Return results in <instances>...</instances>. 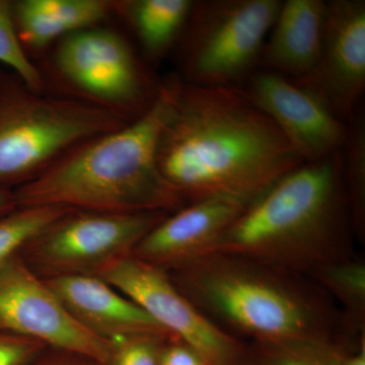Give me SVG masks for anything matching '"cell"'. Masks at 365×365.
Returning <instances> with one entry per match:
<instances>
[{"label": "cell", "mask_w": 365, "mask_h": 365, "mask_svg": "<svg viewBox=\"0 0 365 365\" xmlns=\"http://www.w3.org/2000/svg\"><path fill=\"white\" fill-rule=\"evenodd\" d=\"M157 160L186 205L212 196L260 195L304 163L242 86H196L181 79Z\"/></svg>", "instance_id": "6da1fadb"}, {"label": "cell", "mask_w": 365, "mask_h": 365, "mask_svg": "<svg viewBox=\"0 0 365 365\" xmlns=\"http://www.w3.org/2000/svg\"><path fill=\"white\" fill-rule=\"evenodd\" d=\"M179 85L176 74L163 79L157 101L143 116L78 144L37 179L14 190L18 207L173 213L186 205L163 179L157 160Z\"/></svg>", "instance_id": "7a4b0ae2"}, {"label": "cell", "mask_w": 365, "mask_h": 365, "mask_svg": "<svg viewBox=\"0 0 365 365\" xmlns=\"http://www.w3.org/2000/svg\"><path fill=\"white\" fill-rule=\"evenodd\" d=\"M212 323L252 343L337 342L339 309L309 276L211 252L168 271Z\"/></svg>", "instance_id": "3957f363"}, {"label": "cell", "mask_w": 365, "mask_h": 365, "mask_svg": "<svg viewBox=\"0 0 365 365\" xmlns=\"http://www.w3.org/2000/svg\"><path fill=\"white\" fill-rule=\"evenodd\" d=\"M341 150L304 163L252 201L210 252L247 257L309 276L355 256Z\"/></svg>", "instance_id": "277c9868"}, {"label": "cell", "mask_w": 365, "mask_h": 365, "mask_svg": "<svg viewBox=\"0 0 365 365\" xmlns=\"http://www.w3.org/2000/svg\"><path fill=\"white\" fill-rule=\"evenodd\" d=\"M127 124L93 106L34 91L0 64V189L20 188L74 146Z\"/></svg>", "instance_id": "5b68a950"}, {"label": "cell", "mask_w": 365, "mask_h": 365, "mask_svg": "<svg viewBox=\"0 0 365 365\" xmlns=\"http://www.w3.org/2000/svg\"><path fill=\"white\" fill-rule=\"evenodd\" d=\"M45 93L93 106L131 123L155 104L163 79L131 40L103 24L55 43L36 59Z\"/></svg>", "instance_id": "8992f818"}, {"label": "cell", "mask_w": 365, "mask_h": 365, "mask_svg": "<svg viewBox=\"0 0 365 365\" xmlns=\"http://www.w3.org/2000/svg\"><path fill=\"white\" fill-rule=\"evenodd\" d=\"M282 0H194L173 54L178 78L196 86H241L259 69Z\"/></svg>", "instance_id": "52a82bcc"}, {"label": "cell", "mask_w": 365, "mask_h": 365, "mask_svg": "<svg viewBox=\"0 0 365 365\" xmlns=\"http://www.w3.org/2000/svg\"><path fill=\"white\" fill-rule=\"evenodd\" d=\"M170 213H105L71 209L48 225L20 255L42 279L97 275L132 254L138 242Z\"/></svg>", "instance_id": "ba28073f"}, {"label": "cell", "mask_w": 365, "mask_h": 365, "mask_svg": "<svg viewBox=\"0 0 365 365\" xmlns=\"http://www.w3.org/2000/svg\"><path fill=\"white\" fill-rule=\"evenodd\" d=\"M133 300L207 365H244L246 345L215 325L178 289L165 269L127 255L97 274Z\"/></svg>", "instance_id": "9c48e42d"}, {"label": "cell", "mask_w": 365, "mask_h": 365, "mask_svg": "<svg viewBox=\"0 0 365 365\" xmlns=\"http://www.w3.org/2000/svg\"><path fill=\"white\" fill-rule=\"evenodd\" d=\"M0 330L104 365L112 341L88 332L20 254L0 265Z\"/></svg>", "instance_id": "30bf717a"}, {"label": "cell", "mask_w": 365, "mask_h": 365, "mask_svg": "<svg viewBox=\"0 0 365 365\" xmlns=\"http://www.w3.org/2000/svg\"><path fill=\"white\" fill-rule=\"evenodd\" d=\"M292 81L314 93L343 122L351 117L365 90L364 0L327 1L318 63L309 76Z\"/></svg>", "instance_id": "8fae6325"}, {"label": "cell", "mask_w": 365, "mask_h": 365, "mask_svg": "<svg viewBox=\"0 0 365 365\" xmlns=\"http://www.w3.org/2000/svg\"><path fill=\"white\" fill-rule=\"evenodd\" d=\"M241 86L304 163L324 160L342 148L346 122L292 79L257 69Z\"/></svg>", "instance_id": "7c38bea8"}, {"label": "cell", "mask_w": 365, "mask_h": 365, "mask_svg": "<svg viewBox=\"0 0 365 365\" xmlns=\"http://www.w3.org/2000/svg\"><path fill=\"white\" fill-rule=\"evenodd\" d=\"M258 196L218 195L187 204L165 216L132 254L167 271L180 267L210 252Z\"/></svg>", "instance_id": "4fadbf2b"}, {"label": "cell", "mask_w": 365, "mask_h": 365, "mask_svg": "<svg viewBox=\"0 0 365 365\" xmlns=\"http://www.w3.org/2000/svg\"><path fill=\"white\" fill-rule=\"evenodd\" d=\"M45 281L71 316L102 339L115 341L140 334L172 338L133 300L97 276H63Z\"/></svg>", "instance_id": "5bb4252c"}, {"label": "cell", "mask_w": 365, "mask_h": 365, "mask_svg": "<svg viewBox=\"0 0 365 365\" xmlns=\"http://www.w3.org/2000/svg\"><path fill=\"white\" fill-rule=\"evenodd\" d=\"M326 14V0L281 2L262 49L259 69L292 79L309 76L321 55Z\"/></svg>", "instance_id": "9a60e30c"}, {"label": "cell", "mask_w": 365, "mask_h": 365, "mask_svg": "<svg viewBox=\"0 0 365 365\" xmlns=\"http://www.w3.org/2000/svg\"><path fill=\"white\" fill-rule=\"evenodd\" d=\"M14 31L35 61L62 38L114 18V0H11Z\"/></svg>", "instance_id": "2e32d148"}, {"label": "cell", "mask_w": 365, "mask_h": 365, "mask_svg": "<svg viewBox=\"0 0 365 365\" xmlns=\"http://www.w3.org/2000/svg\"><path fill=\"white\" fill-rule=\"evenodd\" d=\"M194 0H114V18L129 29L148 66L176 50Z\"/></svg>", "instance_id": "e0dca14e"}, {"label": "cell", "mask_w": 365, "mask_h": 365, "mask_svg": "<svg viewBox=\"0 0 365 365\" xmlns=\"http://www.w3.org/2000/svg\"><path fill=\"white\" fill-rule=\"evenodd\" d=\"M336 306L339 304L341 333L365 335V263L356 255L331 262L309 274Z\"/></svg>", "instance_id": "ac0fdd59"}, {"label": "cell", "mask_w": 365, "mask_h": 365, "mask_svg": "<svg viewBox=\"0 0 365 365\" xmlns=\"http://www.w3.org/2000/svg\"><path fill=\"white\" fill-rule=\"evenodd\" d=\"M342 175L357 241L365 240V111L364 103L346 121Z\"/></svg>", "instance_id": "d6986e66"}, {"label": "cell", "mask_w": 365, "mask_h": 365, "mask_svg": "<svg viewBox=\"0 0 365 365\" xmlns=\"http://www.w3.org/2000/svg\"><path fill=\"white\" fill-rule=\"evenodd\" d=\"M339 350L337 342L252 343L244 365H338Z\"/></svg>", "instance_id": "ffe728a7"}, {"label": "cell", "mask_w": 365, "mask_h": 365, "mask_svg": "<svg viewBox=\"0 0 365 365\" xmlns=\"http://www.w3.org/2000/svg\"><path fill=\"white\" fill-rule=\"evenodd\" d=\"M71 209L58 206L16 207L0 217V265L20 254L29 242Z\"/></svg>", "instance_id": "44dd1931"}, {"label": "cell", "mask_w": 365, "mask_h": 365, "mask_svg": "<svg viewBox=\"0 0 365 365\" xmlns=\"http://www.w3.org/2000/svg\"><path fill=\"white\" fill-rule=\"evenodd\" d=\"M0 64L16 72L32 90L45 93L39 68L24 51L16 37L11 0H0Z\"/></svg>", "instance_id": "7402d4cb"}, {"label": "cell", "mask_w": 365, "mask_h": 365, "mask_svg": "<svg viewBox=\"0 0 365 365\" xmlns=\"http://www.w3.org/2000/svg\"><path fill=\"white\" fill-rule=\"evenodd\" d=\"M170 339L158 334H140L112 341L104 365H158L160 351Z\"/></svg>", "instance_id": "603a6c76"}, {"label": "cell", "mask_w": 365, "mask_h": 365, "mask_svg": "<svg viewBox=\"0 0 365 365\" xmlns=\"http://www.w3.org/2000/svg\"><path fill=\"white\" fill-rule=\"evenodd\" d=\"M48 349L39 341L0 330V365H31Z\"/></svg>", "instance_id": "cb8c5ba5"}, {"label": "cell", "mask_w": 365, "mask_h": 365, "mask_svg": "<svg viewBox=\"0 0 365 365\" xmlns=\"http://www.w3.org/2000/svg\"><path fill=\"white\" fill-rule=\"evenodd\" d=\"M158 365H207L205 360L181 341L170 339L160 351Z\"/></svg>", "instance_id": "d4e9b609"}, {"label": "cell", "mask_w": 365, "mask_h": 365, "mask_svg": "<svg viewBox=\"0 0 365 365\" xmlns=\"http://www.w3.org/2000/svg\"><path fill=\"white\" fill-rule=\"evenodd\" d=\"M31 365H100L86 357L60 350L48 349Z\"/></svg>", "instance_id": "484cf974"}, {"label": "cell", "mask_w": 365, "mask_h": 365, "mask_svg": "<svg viewBox=\"0 0 365 365\" xmlns=\"http://www.w3.org/2000/svg\"><path fill=\"white\" fill-rule=\"evenodd\" d=\"M338 365H365V339L359 343V349L353 352H346L340 346Z\"/></svg>", "instance_id": "4316f807"}, {"label": "cell", "mask_w": 365, "mask_h": 365, "mask_svg": "<svg viewBox=\"0 0 365 365\" xmlns=\"http://www.w3.org/2000/svg\"><path fill=\"white\" fill-rule=\"evenodd\" d=\"M18 207L16 197L11 190L0 189V217Z\"/></svg>", "instance_id": "83f0119b"}]
</instances>
